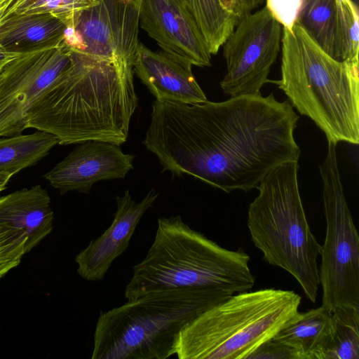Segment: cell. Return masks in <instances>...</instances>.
<instances>
[{"label":"cell","instance_id":"obj_5","mask_svg":"<svg viewBox=\"0 0 359 359\" xmlns=\"http://www.w3.org/2000/svg\"><path fill=\"white\" fill-rule=\"evenodd\" d=\"M233 294L215 288H170L144 294L101 311L92 359H166L177 334L204 311Z\"/></svg>","mask_w":359,"mask_h":359},{"label":"cell","instance_id":"obj_30","mask_svg":"<svg viewBox=\"0 0 359 359\" xmlns=\"http://www.w3.org/2000/svg\"><path fill=\"white\" fill-rule=\"evenodd\" d=\"M20 53L8 51L0 46V71Z\"/></svg>","mask_w":359,"mask_h":359},{"label":"cell","instance_id":"obj_31","mask_svg":"<svg viewBox=\"0 0 359 359\" xmlns=\"http://www.w3.org/2000/svg\"><path fill=\"white\" fill-rule=\"evenodd\" d=\"M12 176L8 172H0V193L6 189V184Z\"/></svg>","mask_w":359,"mask_h":359},{"label":"cell","instance_id":"obj_4","mask_svg":"<svg viewBox=\"0 0 359 359\" xmlns=\"http://www.w3.org/2000/svg\"><path fill=\"white\" fill-rule=\"evenodd\" d=\"M281 79L276 81L302 115L334 143H359L358 64L325 53L296 23L283 28Z\"/></svg>","mask_w":359,"mask_h":359},{"label":"cell","instance_id":"obj_16","mask_svg":"<svg viewBox=\"0 0 359 359\" xmlns=\"http://www.w3.org/2000/svg\"><path fill=\"white\" fill-rule=\"evenodd\" d=\"M53 222L50 198L41 185L0 197V224L26 236L25 253L51 232Z\"/></svg>","mask_w":359,"mask_h":359},{"label":"cell","instance_id":"obj_15","mask_svg":"<svg viewBox=\"0 0 359 359\" xmlns=\"http://www.w3.org/2000/svg\"><path fill=\"white\" fill-rule=\"evenodd\" d=\"M192 65L140 43L133 71L158 101L198 104L208 101L194 76Z\"/></svg>","mask_w":359,"mask_h":359},{"label":"cell","instance_id":"obj_19","mask_svg":"<svg viewBox=\"0 0 359 359\" xmlns=\"http://www.w3.org/2000/svg\"><path fill=\"white\" fill-rule=\"evenodd\" d=\"M58 144L53 135L40 131L0 139V172L12 175L37 163Z\"/></svg>","mask_w":359,"mask_h":359},{"label":"cell","instance_id":"obj_26","mask_svg":"<svg viewBox=\"0 0 359 359\" xmlns=\"http://www.w3.org/2000/svg\"><path fill=\"white\" fill-rule=\"evenodd\" d=\"M265 1V7L283 28L292 29L297 23L302 0Z\"/></svg>","mask_w":359,"mask_h":359},{"label":"cell","instance_id":"obj_28","mask_svg":"<svg viewBox=\"0 0 359 359\" xmlns=\"http://www.w3.org/2000/svg\"><path fill=\"white\" fill-rule=\"evenodd\" d=\"M222 6L239 21L252 13L265 0H219Z\"/></svg>","mask_w":359,"mask_h":359},{"label":"cell","instance_id":"obj_22","mask_svg":"<svg viewBox=\"0 0 359 359\" xmlns=\"http://www.w3.org/2000/svg\"><path fill=\"white\" fill-rule=\"evenodd\" d=\"M331 315L332 330L324 359H359V308L341 306Z\"/></svg>","mask_w":359,"mask_h":359},{"label":"cell","instance_id":"obj_11","mask_svg":"<svg viewBox=\"0 0 359 359\" xmlns=\"http://www.w3.org/2000/svg\"><path fill=\"white\" fill-rule=\"evenodd\" d=\"M83 11L65 41L73 50L96 59L133 66L140 44V11L143 0H98Z\"/></svg>","mask_w":359,"mask_h":359},{"label":"cell","instance_id":"obj_29","mask_svg":"<svg viewBox=\"0 0 359 359\" xmlns=\"http://www.w3.org/2000/svg\"><path fill=\"white\" fill-rule=\"evenodd\" d=\"M17 0H0V26L13 13Z\"/></svg>","mask_w":359,"mask_h":359},{"label":"cell","instance_id":"obj_2","mask_svg":"<svg viewBox=\"0 0 359 359\" xmlns=\"http://www.w3.org/2000/svg\"><path fill=\"white\" fill-rule=\"evenodd\" d=\"M133 74V65L72 49L70 65L34 102L27 128L49 133L60 145L122 144L138 106Z\"/></svg>","mask_w":359,"mask_h":359},{"label":"cell","instance_id":"obj_18","mask_svg":"<svg viewBox=\"0 0 359 359\" xmlns=\"http://www.w3.org/2000/svg\"><path fill=\"white\" fill-rule=\"evenodd\" d=\"M332 330L331 313L320 306L298 312L272 339L292 348L295 359H324Z\"/></svg>","mask_w":359,"mask_h":359},{"label":"cell","instance_id":"obj_6","mask_svg":"<svg viewBox=\"0 0 359 359\" xmlns=\"http://www.w3.org/2000/svg\"><path fill=\"white\" fill-rule=\"evenodd\" d=\"M301 297L273 288L231 295L190 320L177 334L180 359H248L298 312Z\"/></svg>","mask_w":359,"mask_h":359},{"label":"cell","instance_id":"obj_1","mask_svg":"<svg viewBox=\"0 0 359 359\" xmlns=\"http://www.w3.org/2000/svg\"><path fill=\"white\" fill-rule=\"evenodd\" d=\"M143 144L163 172L191 175L227 193L250 191L274 168L298 162L299 116L273 93L219 102H153Z\"/></svg>","mask_w":359,"mask_h":359},{"label":"cell","instance_id":"obj_17","mask_svg":"<svg viewBox=\"0 0 359 359\" xmlns=\"http://www.w3.org/2000/svg\"><path fill=\"white\" fill-rule=\"evenodd\" d=\"M66 29L49 13H13L0 26V46L20 54L55 47L65 41Z\"/></svg>","mask_w":359,"mask_h":359},{"label":"cell","instance_id":"obj_14","mask_svg":"<svg viewBox=\"0 0 359 359\" xmlns=\"http://www.w3.org/2000/svg\"><path fill=\"white\" fill-rule=\"evenodd\" d=\"M158 196L154 188L138 203L132 199L128 190L116 196L117 209L110 226L75 257L81 277L89 281L104 278L114 260L128 248L140 220Z\"/></svg>","mask_w":359,"mask_h":359},{"label":"cell","instance_id":"obj_3","mask_svg":"<svg viewBox=\"0 0 359 359\" xmlns=\"http://www.w3.org/2000/svg\"><path fill=\"white\" fill-rule=\"evenodd\" d=\"M249 261L243 249L221 247L192 229L180 215L161 217L147 255L133 266L124 297L131 300L170 288L248 291L255 285Z\"/></svg>","mask_w":359,"mask_h":359},{"label":"cell","instance_id":"obj_7","mask_svg":"<svg viewBox=\"0 0 359 359\" xmlns=\"http://www.w3.org/2000/svg\"><path fill=\"white\" fill-rule=\"evenodd\" d=\"M298 162L271 171L250 204L248 227L264 259L291 274L306 297L315 303L319 281L317 257L320 245L311 231L297 180Z\"/></svg>","mask_w":359,"mask_h":359},{"label":"cell","instance_id":"obj_27","mask_svg":"<svg viewBox=\"0 0 359 359\" xmlns=\"http://www.w3.org/2000/svg\"><path fill=\"white\" fill-rule=\"evenodd\" d=\"M280 358L295 359L293 350L290 347L271 339L263 344L248 359Z\"/></svg>","mask_w":359,"mask_h":359},{"label":"cell","instance_id":"obj_13","mask_svg":"<svg viewBox=\"0 0 359 359\" xmlns=\"http://www.w3.org/2000/svg\"><path fill=\"white\" fill-rule=\"evenodd\" d=\"M134 158L123 153L120 145L86 141L80 143L44 177L62 194L70 191L88 194L97 182L124 178L133 168Z\"/></svg>","mask_w":359,"mask_h":359},{"label":"cell","instance_id":"obj_23","mask_svg":"<svg viewBox=\"0 0 359 359\" xmlns=\"http://www.w3.org/2000/svg\"><path fill=\"white\" fill-rule=\"evenodd\" d=\"M336 41L340 62L358 64V10L352 0H335Z\"/></svg>","mask_w":359,"mask_h":359},{"label":"cell","instance_id":"obj_10","mask_svg":"<svg viewBox=\"0 0 359 359\" xmlns=\"http://www.w3.org/2000/svg\"><path fill=\"white\" fill-rule=\"evenodd\" d=\"M71 48L60 46L22 53L0 71V137L22 134L30 109L71 64Z\"/></svg>","mask_w":359,"mask_h":359},{"label":"cell","instance_id":"obj_9","mask_svg":"<svg viewBox=\"0 0 359 359\" xmlns=\"http://www.w3.org/2000/svg\"><path fill=\"white\" fill-rule=\"evenodd\" d=\"M283 27L266 8L242 18L224 44L226 74L220 82L231 97L259 94L281 49Z\"/></svg>","mask_w":359,"mask_h":359},{"label":"cell","instance_id":"obj_25","mask_svg":"<svg viewBox=\"0 0 359 359\" xmlns=\"http://www.w3.org/2000/svg\"><path fill=\"white\" fill-rule=\"evenodd\" d=\"M25 237L21 232L0 224V278L20 263L25 254Z\"/></svg>","mask_w":359,"mask_h":359},{"label":"cell","instance_id":"obj_24","mask_svg":"<svg viewBox=\"0 0 359 359\" xmlns=\"http://www.w3.org/2000/svg\"><path fill=\"white\" fill-rule=\"evenodd\" d=\"M98 3V0H17L13 13H49L71 28L83 11Z\"/></svg>","mask_w":359,"mask_h":359},{"label":"cell","instance_id":"obj_8","mask_svg":"<svg viewBox=\"0 0 359 359\" xmlns=\"http://www.w3.org/2000/svg\"><path fill=\"white\" fill-rule=\"evenodd\" d=\"M327 142V156L320 166L326 234L318 269L321 306L331 313L341 306L359 308V236L344 194L337 143Z\"/></svg>","mask_w":359,"mask_h":359},{"label":"cell","instance_id":"obj_12","mask_svg":"<svg viewBox=\"0 0 359 359\" xmlns=\"http://www.w3.org/2000/svg\"><path fill=\"white\" fill-rule=\"evenodd\" d=\"M140 26L163 51L192 65H211V53L205 41L179 0H143Z\"/></svg>","mask_w":359,"mask_h":359},{"label":"cell","instance_id":"obj_20","mask_svg":"<svg viewBox=\"0 0 359 359\" xmlns=\"http://www.w3.org/2000/svg\"><path fill=\"white\" fill-rule=\"evenodd\" d=\"M202 34L211 55L217 53L239 20L219 0H179Z\"/></svg>","mask_w":359,"mask_h":359},{"label":"cell","instance_id":"obj_21","mask_svg":"<svg viewBox=\"0 0 359 359\" xmlns=\"http://www.w3.org/2000/svg\"><path fill=\"white\" fill-rule=\"evenodd\" d=\"M297 23L325 53L339 61L335 0H302Z\"/></svg>","mask_w":359,"mask_h":359}]
</instances>
